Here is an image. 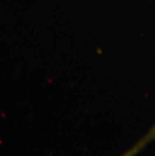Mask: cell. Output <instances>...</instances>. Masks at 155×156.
I'll return each instance as SVG.
<instances>
[{
	"instance_id": "obj_1",
	"label": "cell",
	"mask_w": 155,
	"mask_h": 156,
	"mask_svg": "<svg viewBox=\"0 0 155 156\" xmlns=\"http://www.w3.org/2000/svg\"><path fill=\"white\" fill-rule=\"evenodd\" d=\"M154 141H155V124L148 129L146 133L142 137L139 138V140H137L131 147H129L126 151H124L119 156H138L150 144H152Z\"/></svg>"
}]
</instances>
